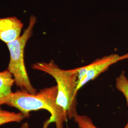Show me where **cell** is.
Returning a JSON list of instances; mask_svg holds the SVG:
<instances>
[{"mask_svg": "<svg viewBox=\"0 0 128 128\" xmlns=\"http://www.w3.org/2000/svg\"><path fill=\"white\" fill-rule=\"evenodd\" d=\"M56 86L45 88L35 94L23 90L12 92L2 102L6 104L18 109L26 117L34 110L44 109L51 114L48 124L55 122L56 128H63V124L68 118L64 110L57 104Z\"/></svg>", "mask_w": 128, "mask_h": 128, "instance_id": "1", "label": "cell"}, {"mask_svg": "<svg viewBox=\"0 0 128 128\" xmlns=\"http://www.w3.org/2000/svg\"><path fill=\"white\" fill-rule=\"evenodd\" d=\"M34 70L43 72L55 79L58 88L57 104L62 109L68 118H73L76 112V94L78 78L76 68L61 69L53 61L49 63L38 62L32 66Z\"/></svg>", "mask_w": 128, "mask_h": 128, "instance_id": "2", "label": "cell"}, {"mask_svg": "<svg viewBox=\"0 0 128 128\" xmlns=\"http://www.w3.org/2000/svg\"><path fill=\"white\" fill-rule=\"evenodd\" d=\"M36 22V17L32 15L27 28L22 35L14 41L7 44L10 52V58L7 70L14 78L15 84L21 90L27 92L31 94L37 93L32 86L28 78L24 63V50L28 40L31 37L33 27Z\"/></svg>", "mask_w": 128, "mask_h": 128, "instance_id": "3", "label": "cell"}, {"mask_svg": "<svg viewBox=\"0 0 128 128\" xmlns=\"http://www.w3.org/2000/svg\"><path fill=\"white\" fill-rule=\"evenodd\" d=\"M128 58V53L122 55L113 54L98 58L91 64L76 68L78 78V91L91 80H93L105 71L110 66L119 61Z\"/></svg>", "mask_w": 128, "mask_h": 128, "instance_id": "4", "label": "cell"}, {"mask_svg": "<svg viewBox=\"0 0 128 128\" xmlns=\"http://www.w3.org/2000/svg\"><path fill=\"white\" fill-rule=\"evenodd\" d=\"M23 26L16 17L0 18V40L6 44L14 41L20 36Z\"/></svg>", "mask_w": 128, "mask_h": 128, "instance_id": "5", "label": "cell"}, {"mask_svg": "<svg viewBox=\"0 0 128 128\" xmlns=\"http://www.w3.org/2000/svg\"><path fill=\"white\" fill-rule=\"evenodd\" d=\"M14 84L12 75L6 69L0 72V105L2 102L12 92V87Z\"/></svg>", "mask_w": 128, "mask_h": 128, "instance_id": "6", "label": "cell"}, {"mask_svg": "<svg viewBox=\"0 0 128 128\" xmlns=\"http://www.w3.org/2000/svg\"><path fill=\"white\" fill-rule=\"evenodd\" d=\"M26 118L27 117L20 112H10L0 108V126L10 122H20Z\"/></svg>", "mask_w": 128, "mask_h": 128, "instance_id": "7", "label": "cell"}, {"mask_svg": "<svg viewBox=\"0 0 128 128\" xmlns=\"http://www.w3.org/2000/svg\"><path fill=\"white\" fill-rule=\"evenodd\" d=\"M73 119L79 128H99L94 124L91 119L86 115L78 114L76 112L74 115ZM124 128H128V121Z\"/></svg>", "mask_w": 128, "mask_h": 128, "instance_id": "8", "label": "cell"}, {"mask_svg": "<svg viewBox=\"0 0 128 128\" xmlns=\"http://www.w3.org/2000/svg\"><path fill=\"white\" fill-rule=\"evenodd\" d=\"M116 87L124 94L128 105V79L124 72L116 78Z\"/></svg>", "mask_w": 128, "mask_h": 128, "instance_id": "9", "label": "cell"}, {"mask_svg": "<svg viewBox=\"0 0 128 128\" xmlns=\"http://www.w3.org/2000/svg\"><path fill=\"white\" fill-rule=\"evenodd\" d=\"M20 128H29V125L27 122H25L22 124L21 127Z\"/></svg>", "mask_w": 128, "mask_h": 128, "instance_id": "10", "label": "cell"}]
</instances>
